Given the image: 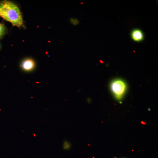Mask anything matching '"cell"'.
<instances>
[{
  "instance_id": "obj_6",
  "label": "cell",
  "mask_w": 158,
  "mask_h": 158,
  "mask_svg": "<svg viewBox=\"0 0 158 158\" xmlns=\"http://www.w3.org/2000/svg\"><path fill=\"white\" fill-rule=\"evenodd\" d=\"M71 144L68 141L65 140L63 142V148L66 150H68L71 147Z\"/></svg>"
},
{
  "instance_id": "obj_5",
  "label": "cell",
  "mask_w": 158,
  "mask_h": 158,
  "mask_svg": "<svg viewBox=\"0 0 158 158\" xmlns=\"http://www.w3.org/2000/svg\"><path fill=\"white\" fill-rule=\"evenodd\" d=\"M6 29L5 25L2 23H0V39L6 34Z\"/></svg>"
},
{
  "instance_id": "obj_8",
  "label": "cell",
  "mask_w": 158,
  "mask_h": 158,
  "mask_svg": "<svg viewBox=\"0 0 158 158\" xmlns=\"http://www.w3.org/2000/svg\"><path fill=\"white\" fill-rule=\"evenodd\" d=\"M80 3L81 4H83V3H82V2H80Z\"/></svg>"
},
{
  "instance_id": "obj_4",
  "label": "cell",
  "mask_w": 158,
  "mask_h": 158,
  "mask_svg": "<svg viewBox=\"0 0 158 158\" xmlns=\"http://www.w3.org/2000/svg\"><path fill=\"white\" fill-rule=\"evenodd\" d=\"M131 36L133 40L137 42L142 41L144 38L143 32L140 29H138L133 30L131 32Z\"/></svg>"
},
{
  "instance_id": "obj_7",
  "label": "cell",
  "mask_w": 158,
  "mask_h": 158,
  "mask_svg": "<svg viewBox=\"0 0 158 158\" xmlns=\"http://www.w3.org/2000/svg\"><path fill=\"white\" fill-rule=\"evenodd\" d=\"M70 21L72 24L74 25H77L79 23V20L75 18H71Z\"/></svg>"
},
{
  "instance_id": "obj_3",
  "label": "cell",
  "mask_w": 158,
  "mask_h": 158,
  "mask_svg": "<svg viewBox=\"0 0 158 158\" xmlns=\"http://www.w3.org/2000/svg\"><path fill=\"white\" fill-rule=\"evenodd\" d=\"M21 67L22 69L25 71H31L34 69L35 63L34 61L31 59H26L23 61Z\"/></svg>"
},
{
  "instance_id": "obj_1",
  "label": "cell",
  "mask_w": 158,
  "mask_h": 158,
  "mask_svg": "<svg viewBox=\"0 0 158 158\" xmlns=\"http://www.w3.org/2000/svg\"><path fill=\"white\" fill-rule=\"evenodd\" d=\"M0 16L11 23L13 26L20 27L23 21L20 11L14 3L4 0L0 3Z\"/></svg>"
},
{
  "instance_id": "obj_2",
  "label": "cell",
  "mask_w": 158,
  "mask_h": 158,
  "mask_svg": "<svg viewBox=\"0 0 158 158\" xmlns=\"http://www.w3.org/2000/svg\"><path fill=\"white\" fill-rule=\"evenodd\" d=\"M110 87L115 97L117 99H121L126 90L125 82L121 80L116 79L111 83Z\"/></svg>"
}]
</instances>
